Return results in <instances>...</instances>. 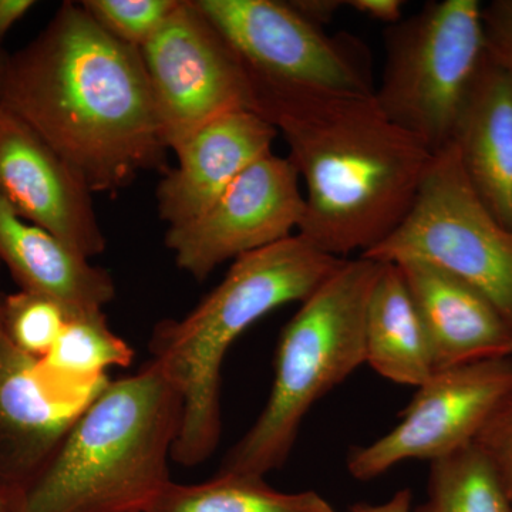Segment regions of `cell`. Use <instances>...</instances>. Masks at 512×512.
<instances>
[{"label": "cell", "instance_id": "cell-11", "mask_svg": "<svg viewBox=\"0 0 512 512\" xmlns=\"http://www.w3.org/2000/svg\"><path fill=\"white\" fill-rule=\"evenodd\" d=\"M305 197L289 158L256 161L204 214L170 227L165 247L175 264L201 282L225 262L298 234Z\"/></svg>", "mask_w": 512, "mask_h": 512}, {"label": "cell", "instance_id": "cell-17", "mask_svg": "<svg viewBox=\"0 0 512 512\" xmlns=\"http://www.w3.org/2000/svg\"><path fill=\"white\" fill-rule=\"evenodd\" d=\"M451 144L481 200L512 229V76L488 55L458 113Z\"/></svg>", "mask_w": 512, "mask_h": 512}, {"label": "cell", "instance_id": "cell-13", "mask_svg": "<svg viewBox=\"0 0 512 512\" xmlns=\"http://www.w3.org/2000/svg\"><path fill=\"white\" fill-rule=\"evenodd\" d=\"M93 399L53 390L0 326V483L25 493Z\"/></svg>", "mask_w": 512, "mask_h": 512}, {"label": "cell", "instance_id": "cell-9", "mask_svg": "<svg viewBox=\"0 0 512 512\" xmlns=\"http://www.w3.org/2000/svg\"><path fill=\"white\" fill-rule=\"evenodd\" d=\"M140 53L168 150L222 114L255 111L247 69L195 0H181Z\"/></svg>", "mask_w": 512, "mask_h": 512}, {"label": "cell", "instance_id": "cell-31", "mask_svg": "<svg viewBox=\"0 0 512 512\" xmlns=\"http://www.w3.org/2000/svg\"><path fill=\"white\" fill-rule=\"evenodd\" d=\"M8 52H5V50H0V82H2V74L3 70H5V63L6 59H8Z\"/></svg>", "mask_w": 512, "mask_h": 512}, {"label": "cell", "instance_id": "cell-22", "mask_svg": "<svg viewBox=\"0 0 512 512\" xmlns=\"http://www.w3.org/2000/svg\"><path fill=\"white\" fill-rule=\"evenodd\" d=\"M72 313L45 296L18 291L3 296L2 329L16 348L42 359L55 346Z\"/></svg>", "mask_w": 512, "mask_h": 512}, {"label": "cell", "instance_id": "cell-29", "mask_svg": "<svg viewBox=\"0 0 512 512\" xmlns=\"http://www.w3.org/2000/svg\"><path fill=\"white\" fill-rule=\"evenodd\" d=\"M412 505V490L403 488L382 504L357 503L349 508V512H412Z\"/></svg>", "mask_w": 512, "mask_h": 512}, {"label": "cell", "instance_id": "cell-16", "mask_svg": "<svg viewBox=\"0 0 512 512\" xmlns=\"http://www.w3.org/2000/svg\"><path fill=\"white\" fill-rule=\"evenodd\" d=\"M0 265L19 291L45 296L70 312L103 311L116 298L113 276L62 239L20 217L0 197Z\"/></svg>", "mask_w": 512, "mask_h": 512}, {"label": "cell", "instance_id": "cell-3", "mask_svg": "<svg viewBox=\"0 0 512 512\" xmlns=\"http://www.w3.org/2000/svg\"><path fill=\"white\" fill-rule=\"evenodd\" d=\"M345 259L325 254L295 234L241 256L224 279L181 319L154 326L148 348L183 399L174 463L200 466L220 444L221 370L229 349L259 319L301 303Z\"/></svg>", "mask_w": 512, "mask_h": 512}, {"label": "cell", "instance_id": "cell-21", "mask_svg": "<svg viewBox=\"0 0 512 512\" xmlns=\"http://www.w3.org/2000/svg\"><path fill=\"white\" fill-rule=\"evenodd\" d=\"M412 512H512L493 468L471 444L430 463L427 498Z\"/></svg>", "mask_w": 512, "mask_h": 512}, {"label": "cell", "instance_id": "cell-32", "mask_svg": "<svg viewBox=\"0 0 512 512\" xmlns=\"http://www.w3.org/2000/svg\"><path fill=\"white\" fill-rule=\"evenodd\" d=\"M0 268H2V265H0ZM3 293L0 292V326H2V302H3Z\"/></svg>", "mask_w": 512, "mask_h": 512}, {"label": "cell", "instance_id": "cell-27", "mask_svg": "<svg viewBox=\"0 0 512 512\" xmlns=\"http://www.w3.org/2000/svg\"><path fill=\"white\" fill-rule=\"evenodd\" d=\"M291 5L301 13L303 18L315 23L319 28H323V25L332 22L338 10L346 6V2H340V0H293Z\"/></svg>", "mask_w": 512, "mask_h": 512}, {"label": "cell", "instance_id": "cell-20", "mask_svg": "<svg viewBox=\"0 0 512 512\" xmlns=\"http://www.w3.org/2000/svg\"><path fill=\"white\" fill-rule=\"evenodd\" d=\"M147 512H336L316 491L284 493L265 478L221 473L200 484L171 481Z\"/></svg>", "mask_w": 512, "mask_h": 512}, {"label": "cell", "instance_id": "cell-7", "mask_svg": "<svg viewBox=\"0 0 512 512\" xmlns=\"http://www.w3.org/2000/svg\"><path fill=\"white\" fill-rule=\"evenodd\" d=\"M362 256L443 269L487 296L512 326V229L474 190L453 144L434 153L402 224Z\"/></svg>", "mask_w": 512, "mask_h": 512}, {"label": "cell", "instance_id": "cell-14", "mask_svg": "<svg viewBox=\"0 0 512 512\" xmlns=\"http://www.w3.org/2000/svg\"><path fill=\"white\" fill-rule=\"evenodd\" d=\"M278 130L256 111L222 114L195 130L173 153L157 187L158 217L170 227L204 214L218 198L262 157L274 153Z\"/></svg>", "mask_w": 512, "mask_h": 512}, {"label": "cell", "instance_id": "cell-2", "mask_svg": "<svg viewBox=\"0 0 512 512\" xmlns=\"http://www.w3.org/2000/svg\"><path fill=\"white\" fill-rule=\"evenodd\" d=\"M255 111L278 130L305 184L298 234L336 258L382 244L412 208L434 154L387 119L373 96L254 87Z\"/></svg>", "mask_w": 512, "mask_h": 512}, {"label": "cell", "instance_id": "cell-24", "mask_svg": "<svg viewBox=\"0 0 512 512\" xmlns=\"http://www.w3.org/2000/svg\"><path fill=\"white\" fill-rule=\"evenodd\" d=\"M474 446L493 468L512 507V389L488 417Z\"/></svg>", "mask_w": 512, "mask_h": 512}, {"label": "cell", "instance_id": "cell-10", "mask_svg": "<svg viewBox=\"0 0 512 512\" xmlns=\"http://www.w3.org/2000/svg\"><path fill=\"white\" fill-rule=\"evenodd\" d=\"M512 389V357L436 370L417 387L402 420L366 446L352 448L350 476L382 477L409 460H443L476 441L495 407Z\"/></svg>", "mask_w": 512, "mask_h": 512}, {"label": "cell", "instance_id": "cell-25", "mask_svg": "<svg viewBox=\"0 0 512 512\" xmlns=\"http://www.w3.org/2000/svg\"><path fill=\"white\" fill-rule=\"evenodd\" d=\"M483 25L488 57L512 76V0L483 5Z\"/></svg>", "mask_w": 512, "mask_h": 512}, {"label": "cell", "instance_id": "cell-23", "mask_svg": "<svg viewBox=\"0 0 512 512\" xmlns=\"http://www.w3.org/2000/svg\"><path fill=\"white\" fill-rule=\"evenodd\" d=\"M181 0H83L94 22L124 45L143 49Z\"/></svg>", "mask_w": 512, "mask_h": 512}, {"label": "cell", "instance_id": "cell-19", "mask_svg": "<svg viewBox=\"0 0 512 512\" xmlns=\"http://www.w3.org/2000/svg\"><path fill=\"white\" fill-rule=\"evenodd\" d=\"M134 350L110 329L103 311L74 312L55 346L39 359L40 375L56 392L93 399L109 383L110 367H128Z\"/></svg>", "mask_w": 512, "mask_h": 512}, {"label": "cell", "instance_id": "cell-28", "mask_svg": "<svg viewBox=\"0 0 512 512\" xmlns=\"http://www.w3.org/2000/svg\"><path fill=\"white\" fill-rule=\"evenodd\" d=\"M35 6L36 2L33 0H0V46L13 26L25 18Z\"/></svg>", "mask_w": 512, "mask_h": 512}, {"label": "cell", "instance_id": "cell-26", "mask_svg": "<svg viewBox=\"0 0 512 512\" xmlns=\"http://www.w3.org/2000/svg\"><path fill=\"white\" fill-rule=\"evenodd\" d=\"M346 5L365 18L392 26L404 18V2L400 0H350Z\"/></svg>", "mask_w": 512, "mask_h": 512}, {"label": "cell", "instance_id": "cell-18", "mask_svg": "<svg viewBox=\"0 0 512 512\" xmlns=\"http://www.w3.org/2000/svg\"><path fill=\"white\" fill-rule=\"evenodd\" d=\"M366 363L384 379L420 387L436 372L426 326L402 271L383 264L367 303Z\"/></svg>", "mask_w": 512, "mask_h": 512}, {"label": "cell", "instance_id": "cell-6", "mask_svg": "<svg viewBox=\"0 0 512 512\" xmlns=\"http://www.w3.org/2000/svg\"><path fill=\"white\" fill-rule=\"evenodd\" d=\"M485 60L483 3L429 2L384 30L377 106L437 153L450 146L458 113Z\"/></svg>", "mask_w": 512, "mask_h": 512}, {"label": "cell", "instance_id": "cell-4", "mask_svg": "<svg viewBox=\"0 0 512 512\" xmlns=\"http://www.w3.org/2000/svg\"><path fill=\"white\" fill-rule=\"evenodd\" d=\"M183 399L160 367L109 382L23 493L20 512H147L171 483Z\"/></svg>", "mask_w": 512, "mask_h": 512}, {"label": "cell", "instance_id": "cell-8", "mask_svg": "<svg viewBox=\"0 0 512 512\" xmlns=\"http://www.w3.org/2000/svg\"><path fill=\"white\" fill-rule=\"evenodd\" d=\"M244 64L252 87H308L373 96L369 50L329 36L291 2L195 0Z\"/></svg>", "mask_w": 512, "mask_h": 512}, {"label": "cell", "instance_id": "cell-15", "mask_svg": "<svg viewBox=\"0 0 512 512\" xmlns=\"http://www.w3.org/2000/svg\"><path fill=\"white\" fill-rule=\"evenodd\" d=\"M396 265L426 326L436 370L512 357V326L487 296L426 262Z\"/></svg>", "mask_w": 512, "mask_h": 512}, {"label": "cell", "instance_id": "cell-12", "mask_svg": "<svg viewBox=\"0 0 512 512\" xmlns=\"http://www.w3.org/2000/svg\"><path fill=\"white\" fill-rule=\"evenodd\" d=\"M93 192L52 147L0 107V197L86 258L103 254Z\"/></svg>", "mask_w": 512, "mask_h": 512}, {"label": "cell", "instance_id": "cell-5", "mask_svg": "<svg viewBox=\"0 0 512 512\" xmlns=\"http://www.w3.org/2000/svg\"><path fill=\"white\" fill-rule=\"evenodd\" d=\"M382 266L365 256L345 259L299 303L279 338L268 402L221 473L265 478L284 466L306 414L365 365L367 303Z\"/></svg>", "mask_w": 512, "mask_h": 512}, {"label": "cell", "instance_id": "cell-30", "mask_svg": "<svg viewBox=\"0 0 512 512\" xmlns=\"http://www.w3.org/2000/svg\"><path fill=\"white\" fill-rule=\"evenodd\" d=\"M22 501V491L0 483V512H20Z\"/></svg>", "mask_w": 512, "mask_h": 512}, {"label": "cell", "instance_id": "cell-1", "mask_svg": "<svg viewBox=\"0 0 512 512\" xmlns=\"http://www.w3.org/2000/svg\"><path fill=\"white\" fill-rule=\"evenodd\" d=\"M0 107L32 128L93 194L168 170L140 50L110 36L80 3H63L35 39L9 53Z\"/></svg>", "mask_w": 512, "mask_h": 512}]
</instances>
